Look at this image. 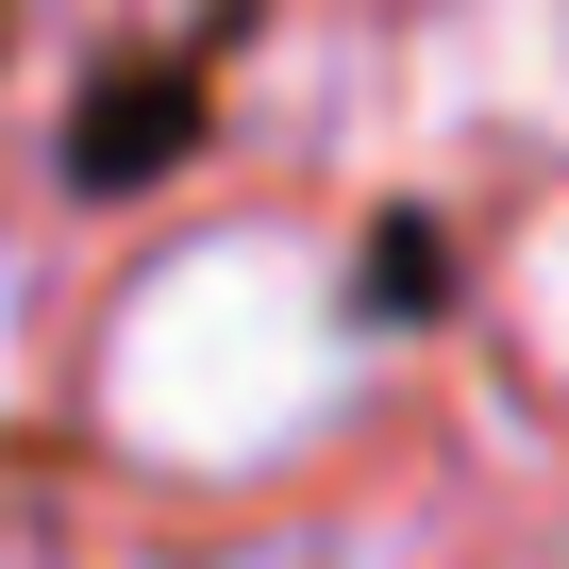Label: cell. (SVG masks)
Masks as SVG:
<instances>
[{
    "mask_svg": "<svg viewBox=\"0 0 569 569\" xmlns=\"http://www.w3.org/2000/svg\"><path fill=\"white\" fill-rule=\"evenodd\" d=\"M519 319H536V352L569 369V218H552V234L519 251Z\"/></svg>",
    "mask_w": 569,
    "mask_h": 569,
    "instance_id": "obj_3",
    "label": "cell"
},
{
    "mask_svg": "<svg viewBox=\"0 0 569 569\" xmlns=\"http://www.w3.org/2000/svg\"><path fill=\"white\" fill-rule=\"evenodd\" d=\"M352 369H369L352 284L302 234H201V251H168L118 302L101 419H118V452L234 486V469H284L302 436H336L352 419Z\"/></svg>",
    "mask_w": 569,
    "mask_h": 569,
    "instance_id": "obj_1",
    "label": "cell"
},
{
    "mask_svg": "<svg viewBox=\"0 0 569 569\" xmlns=\"http://www.w3.org/2000/svg\"><path fill=\"white\" fill-rule=\"evenodd\" d=\"M436 68H452L469 118L569 134V0H452V18H436Z\"/></svg>",
    "mask_w": 569,
    "mask_h": 569,
    "instance_id": "obj_2",
    "label": "cell"
}]
</instances>
